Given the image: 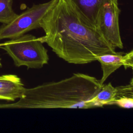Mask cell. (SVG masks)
Instances as JSON below:
<instances>
[{
  "instance_id": "cell-1",
  "label": "cell",
  "mask_w": 133,
  "mask_h": 133,
  "mask_svg": "<svg viewBox=\"0 0 133 133\" xmlns=\"http://www.w3.org/2000/svg\"><path fill=\"white\" fill-rule=\"evenodd\" d=\"M45 33L39 37L60 58L74 64L96 61L106 54H115L98 29L85 23L67 0H58L41 22Z\"/></svg>"
},
{
  "instance_id": "cell-2",
  "label": "cell",
  "mask_w": 133,
  "mask_h": 133,
  "mask_svg": "<svg viewBox=\"0 0 133 133\" xmlns=\"http://www.w3.org/2000/svg\"><path fill=\"white\" fill-rule=\"evenodd\" d=\"M103 85V84H102ZM96 77L74 73L58 82L45 83L26 88L16 102L0 104L9 109H89L95 108L91 99L102 86Z\"/></svg>"
},
{
  "instance_id": "cell-3",
  "label": "cell",
  "mask_w": 133,
  "mask_h": 133,
  "mask_svg": "<svg viewBox=\"0 0 133 133\" xmlns=\"http://www.w3.org/2000/svg\"><path fill=\"white\" fill-rule=\"evenodd\" d=\"M43 43L39 37L25 34L0 44V47L12 58L16 66L39 69L49 60L47 50Z\"/></svg>"
},
{
  "instance_id": "cell-4",
  "label": "cell",
  "mask_w": 133,
  "mask_h": 133,
  "mask_svg": "<svg viewBox=\"0 0 133 133\" xmlns=\"http://www.w3.org/2000/svg\"><path fill=\"white\" fill-rule=\"evenodd\" d=\"M58 0L34 4L18 15L9 23L0 26V40L13 39L28 32L41 28V22L47 13L57 4Z\"/></svg>"
},
{
  "instance_id": "cell-5",
  "label": "cell",
  "mask_w": 133,
  "mask_h": 133,
  "mask_svg": "<svg viewBox=\"0 0 133 133\" xmlns=\"http://www.w3.org/2000/svg\"><path fill=\"white\" fill-rule=\"evenodd\" d=\"M119 13L120 9L117 3L106 4L101 11L97 29L112 46L122 49L123 45L119 26Z\"/></svg>"
},
{
  "instance_id": "cell-6",
  "label": "cell",
  "mask_w": 133,
  "mask_h": 133,
  "mask_svg": "<svg viewBox=\"0 0 133 133\" xmlns=\"http://www.w3.org/2000/svg\"><path fill=\"white\" fill-rule=\"evenodd\" d=\"M87 25L97 29L99 16L103 7L118 0H67Z\"/></svg>"
},
{
  "instance_id": "cell-7",
  "label": "cell",
  "mask_w": 133,
  "mask_h": 133,
  "mask_svg": "<svg viewBox=\"0 0 133 133\" xmlns=\"http://www.w3.org/2000/svg\"><path fill=\"white\" fill-rule=\"evenodd\" d=\"M25 89L21 78L17 75H0V100L15 101L22 97Z\"/></svg>"
},
{
  "instance_id": "cell-8",
  "label": "cell",
  "mask_w": 133,
  "mask_h": 133,
  "mask_svg": "<svg viewBox=\"0 0 133 133\" xmlns=\"http://www.w3.org/2000/svg\"><path fill=\"white\" fill-rule=\"evenodd\" d=\"M124 56L117 52L102 55L97 58V60L100 63L103 71L102 76L100 80L101 84H103L112 73L122 65H124Z\"/></svg>"
},
{
  "instance_id": "cell-9",
  "label": "cell",
  "mask_w": 133,
  "mask_h": 133,
  "mask_svg": "<svg viewBox=\"0 0 133 133\" xmlns=\"http://www.w3.org/2000/svg\"><path fill=\"white\" fill-rule=\"evenodd\" d=\"M117 93V87L113 86L111 83L103 84L100 90L92 98L91 101L95 107H101L104 105L113 104Z\"/></svg>"
},
{
  "instance_id": "cell-10",
  "label": "cell",
  "mask_w": 133,
  "mask_h": 133,
  "mask_svg": "<svg viewBox=\"0 0 133 133\" xmlns=\"http://www.w3.org/2000/svg\"><path fill=\"white\" fill-rule=\"evenodd\" d=\"M12 0H0V23L7 24L18 15L12 9Z\"/></svg>"
},
{
  "instance_id": "cell-11",
  "label": "cell",
  "mask_w": 133,
  "mask_h": 133,
  "mask_svg": "<svg viewBox=\"0 0 133 133\" xmlns=\"http://www.w3.org/2000/svg\"><path fill=\"white\" fill-rule=\"evenodd\" d=\"M113 104L123 108H133V98L126 96L117 97L114 101Z\"/></svg>"
},
{
  "instance_id": "cell-12",
  "label": "cell",
  "mask_w": 133,
  "mask_h": 133,
  "mask_svg": "<svg viewBox=\"0 0 133 133\" xmlns=\"http://www.w3.org/2000/svg\"><path fill=\"white\" fill-rule=\"evenodd\" d=\"M117 93L116 97L126 96L133 98V85L129 84L126 86L117 87Z\"/></svg>"
},
{
  "instance_id": "cell-13",
  "label": "cell",
  "mask_w": 133,
  "mask_h": 133,
  "mask_svg": "<svg viewBox=\"0 0 133 133\" xmlns=\"http://www.w3.org/2000/svg\"><path fill=\"white\" fill-rule=\"evenodd\" d=\"M124 57V67L125 68L127 67L131 68L132 69L133 72V50L129 53L126 54Z\"/></svg>"
},
{
  "instance_id": "cell-14",
  "label": "cell",
  "mask_w": 133,
  "mask_h": 133,
  "mask_svg": "<svg viewBox=\"0 0 133 133\" xmlns=\"http://www.w3.org/2000/svg\"><path fill=\"white\" fill-rule=\"evenodd\" d=\"M130 84L133 85V76H132V79H131V82H130Z\"/></svg>"
},
{
  "instance_id": "cell-15",
  "label": "cell",
  "mask_w": 133,
  "mask_h": 133,
  "mask_svg": "<svg viewBox=\"0 0 133 133\" xmlns=\"http://www.w3.org/2000/svg\"><path fill=\"white\" fill-rule=\"evenodd\" d=\"M2 63H1V59L0 58V68H2Z\"/></svg>"
}]
</instances>
